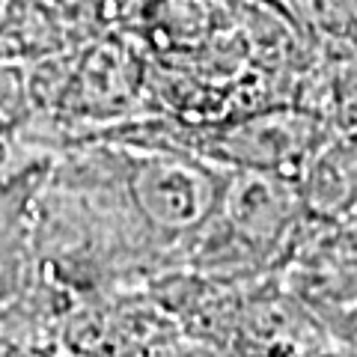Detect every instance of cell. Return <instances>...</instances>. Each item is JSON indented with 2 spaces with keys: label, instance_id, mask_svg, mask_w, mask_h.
<instances>
[{
  "label": "cell",
  "instance_id": "5",
  "mask_svg": "<svg viewBox=\"0 0 357 357\" xmlns=\"http://www.w3.org/2000/svg\"><path fill=\"white\" fill-rule=\"evenodd\" d=\"M48 345H54L48 331H45L24 307L21 304H3V301H0V354L51 351Z\"/></svg>",
  "mask_w": 357,
  "mask_h": 357
},
{
  "label": "cell",
  "instance_id": "6",
  "mask_svg": "<svg viewBox=\"0 0 357 357\" xmlns=\"http://www.w3.org/2000/svg\"><path fill=\"white\" fill-rule=\"evenodd\" d=\"M27 72L24 66L0 60V128L18 126L27 116Z\"/></svg>",
  "mask_w": 357,
  "mask_h": 357
},
{
  "label": "cell",
  "instance_id": "2",
  "mask_svg": "<svg viewBox=\"0 0 357 357\" xmlns=\"http://www.w3.org/2000/svg\"><path fill=\"white\" fill-rule=\"evenodd\" d=\"M325 137V119L304 105H271L211 126H188L170 116L167 126L170 149L197 152L223 167L262 170L292 182H301Z\"/></svg>",
  "mask_w": 357,
  "mask_h": 357
},
{
  "label": "cell",
  "instance_id": "4",
  "mask_svg": "<svg viewBox=\"0 0 357 357\" xmlns=\"http://www.w3.org/2000/svg\"><path fill=\"white\" fill-rule=\"evenodd\" d=\"M307 218L337 220L357 206V134L325 137L301 176Z\"/></svg>",
  "mask_w": 357,
  "mask_h": 357
},
{
  "label": "cell",
  "instance_id": "7",
  "mask_svg": "<svg viewBox=\"0 0 357 357\" xmlns=\"http://www.w3.org/2000/svg\"><path fill=\"white\" fill-rule=\"evenodd\" d=\"M13 6H15V0H0V27H3L9 13H13Z\"/></svg>",
  "mask_w": 357,
  "mask_h": 357
},
{
  "label": "cell",
  "instance_id": "3",
  "mask_svg": "<svg viewBox=\"0 0 357 357\" xmlns=\"http://www.w3.org/2000/svg\"><path fill=\"white\" fill-rule=\"evenodd\" d=\"M57 158H45L0 176V301L3 304L21 301L39 280L36 203Z\"/></svg>",
  "mask_w": 357,
  "mask_h": 357
},
{
  "label": "cell",
  "instance_id": "1",
  "mask_svg": "<svg viewBox=\"0 0 357 357\" xmlns=\"http://www.w3.org/2000/svg\"><path fill=\"white\" fill-rule=\"evenodd\" d=\"M107 149L119 197L134 227L161 271H178L191 244L215 218L229 167L167 146L107 143Z\"/></svg>",
  "mask_w": 357,
  "mask_h": 357
}]
</instances>
